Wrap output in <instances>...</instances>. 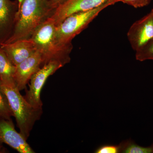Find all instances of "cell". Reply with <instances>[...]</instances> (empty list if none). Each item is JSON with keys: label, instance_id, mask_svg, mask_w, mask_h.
<instances>
[{"label": "cell", "instance_id": "8992f818", "mask_svg": "<svg viewBox=\"0 0 153 153\" xmlns=\"http://www.w3.org/2000/svg\"><path fill=\"white\" fill-rule=\"evenodd\" d=\"M128 40L132 49L137 51L153 38V9L129 28Z\"/></svg>", "mask_w": 153, "mask_h": 153}, {"label": "cell", "instance_id": "52a82bcc", "mask_svg": "<svg viewBox=\"0 0 153 153\" xmlns=\"http://www.w3.org/2000/svg\"><path fill=\"white\" fill-rule=\"evenodd\" d=\"M111 0H67L59 6L50 19L56 26L72 14L90 10Z\"/></svg>", "mask_w": 153, "mask_h": 153}, {"label": "cell", "instance_id": "6da1fadb", "mask_svg": "<svg viewBox=\"0 0 153 153\" xmlns=\"http://www.w3.org/2000/svg\"><path fill=\"white\" fill-rule=\"evenodd\" d=\"M55 11L44 0H23L18 12L13 34L4 44L30 38L35 31L52 16Z\"/></svg>", "mask_w": 153, "mask_h": 153}, {"label": "cell", "instance_id": "9c48e42d", "mask_svg": "<svg viewBox=\"0 0 153 153\" xmlns=\"http://www.w3.org/2000/svg\"><path fill=\"white\" fill-rule=\"evenodd\" d=\"M27 140L16 131L11 119L0 118V147L5 143L20 153H35Z\"/></svg>", "mask_w": 153, "mask_h": 153}, {"label": "cell", "instance_id": "8fae6325", "mask_svg": "<svg viewBox=\"0 0 153 153\" xmlns=\"http://www.w3.org/2000/svg\"><path fill=\"white\" fill-rule=\"evenodd\" d=\"M1 48L15 66L32 56L37 51L31 38L21 39L7 44H3Z\"/></svg>", "mask_w": 153, "mask_h": 153}, {"label": "cell", "instance_id": "2e32d148", "mask_svg": "<svg viewBox=\"0 0 153 153\" xmlns=\"http://www.w3.org/2000/svg\"><path fill=\"white\" fill-rule=\"evenodd\" d=\"M121 152L120 144L118 146L105 145L100 147L95 151L96 153H117Z\"/></svg>", "mask_w": 153, "mask_h": 153}, {"label": "cell", "instance_id": "30bf717a", "mask_svg": "<svg viewBox=\"0 0 153 153\" xmlns=\"http://www.w3.org/2000/svg\"><path fill=\"white\" fill-rule=\"evenodd\" d=\"M42 55L38 51L16 66L14 79L20 91L25 89L32 76L43 66Z\"/></svg>", "mask_w": 153, "mask_h": 153}, {"label": "cell", "instance_id": "7a4b0ae2", "mask_svg": "<svg viewBox=\"0 0 153 153\" xmlns=\"http://www.w3.org/2000/svg\"><path fill=\"white\" fill-rule=\"evenodd\" d=\"M0 89L7 99L20 133L27 140L35 123L41 118L42 108H36L30 104L21 94L15 82H1Z\"/></svg>", "mask_w": 153, "mask_h": 153}, {"label": "cell", "instance_id": "ba28073f", "mask_svg": "<svg viewBox=\"0 0 153 153\" xmlns=\"http://www.w3.org/2000/svg\"><path fill=\"white\" fill-rule=\"evenodd\" d=\"M19 9L17 0H0V47L13 34Z\"/></svg>", "mask_w": 153, "mask_h": 153}, {"label": "cell", "instance_id": "4fadbf2b", "mask_svg": "<svg viewBox=\"0 0 153 153\" xmlns=\"http://www.w3.org/2000/svg\"><path fill=\"white\" fill-rule=\"evenodd\" d=\"M121 152L124 153H153V145L144 147L134 143L132 141H127L120 144Z\"/></svg>", "mask_w": 153, "mask_h": 153}, {"label": "cell", "instance_id": "5bb4252c", "mask_svg": "<svg viewBox=\"0 0 153 153\" xmlns=\"http://www.w3.org/2000/svg\"><path fill=\"white\" fill-rule=\"evenodd\" d=\"M135 52L137 60L140 61L153 60V38Z\"/></svg>", "mask_w": 153, "mask_h": 153}, {"label": "cell", "instance_id": "5b68a950", "mask_svg": "<svg viewBox=\"0 0 153 153\" xmlns=\"http://www.w3.org/2000/svg\"><path fill=\"white\" fill-rule=\"evenodd\" d=\"M63 63L56 60L50 61L44 64L30 79L29 89L24 97L27 101L36 108H42L43 102L41 99V91L49 76L63 67Z\"/></svg>", "mask_w": 153, "mask_h": 153}, {"label": "cell", "instance_id": "9a60e30c", "mask_svg": "<svg viewBox=\"0 0 153 153\" xmlns=\"http://www.w3.org/2000/svg\"><path fill=\"white\" fill-rule=\"evenodd\" d=\"M13 114L7 99L4 94L0 89V118L11 119Z\"/></svg>", "mask_w": 153, "mask_h": 153}, {"label": "cell", "instance_id": "e0dca14e", "mask_svg": "<svg viewBox=\"0 0 153 153\" xmlns=\"http://www.w3.org/2000/svg\"><path fill=\"white\" fill-rule=\"evenodd\" d=\"M152 0H120V2L131 6L135 8L143 7L147 6Z\"/></svg>", "mask_w": 153, "mask_h": 153}, {"label": "cell", "instance_id": "44dd1931", "mask_svg": "<svg viewBox=\"0 0 153 153\" xmlns=\"http://www.w3.org/2000/svg\"><path fill=\"white\" fill-rule=\"evenodd\" d=\"M1 79H0V83H1Z\"/></svg>", "mask_w": 153, "mask_h": 153}, {"label": "cell", "instance_id": "7c38bea8", "mask_svg": "<svg viewBox=\"0 0 153 153\" xmlns=\"http://www.w3.org/2000/svg\"><path fill=\"white\" fill-rule=\"evenodd\" d=\"M16 69V66L11 62L0 47V79L1 82L10 83L15 82L14 76Z\"/></svg>", "mask_w": 153, "mask_h": 153}, {"label": "cell", "instance_id": "277c9868", "mask_svg": "<svg viewBox=\"0 0 153 153\" xmlns=\"http://www.w3.org/2000/svg\"><path fill=\"white\" fill-rule=\"evenodd\" d=\"M120 0H111L98 7L70 15L56 26L55 38L60 46L72 44V41L88 27L100 13L109 6L119 2Z\"/></svg>", "mask_w": 153, "mask_h": 153}, {"label": "cell", "instance_id": "ac0fdd59", "mask_svg": "<svg viewBox=\"0 0 153 153\" xmlns=\"http://www.w3.org/2000/svg\"><path fill=\"white\" fill-rule=\"evenodd\" d=\"M44 1L51 7L56 10L59 6L65 2L67 0H44Z\"/></svg>", "mask_w": 153, "mask_h": 153}, {"label": "cell", "instance_id": "3957f363", "mask_svg": "<svg viewBox=\"0 0 153 153\" xmlns=\"http://www.w3.org/2000/svg\"><path fill=\"white\" fill-rule=\"evenodd\" d=\"M56 26L49 18L33 33L31 38L37 51L41 53L43 65L50 61L56 60L65 66L71 60L70 55L73 49L72 44L60 46L55 38Z\"/></svg>", "mask_w": 153, "mask_h": 153}, {"label": "cell", "instance_id": "d6986e66", "mask_svg": "<svg viewBox=\"0 0 153 153\" xmlns=\"http://www.w3.org/2000/svg\"><path fill=\"white\" fill-rule=\"evenodd\" d=\"M17 1H18V2H19V9H20V7H21V5H22V2H23V0H17Z\"/></svg>", "mask_w": 153, "mask_h": 153}, {"label": "cell", "instance_id": "ffe728a7", "mask_svg": "<svg viewBox=\"0 0 153 153\" xmlns=\"http://www.w3.org/2000/svg\"><path fill=\"white\" fill-rule=\"evenodd\" d=\"M2 147H0V152H3V150L2 151Z\"/></svg>", "mask_w": 153, "mask_h": 153}]
</instances>
